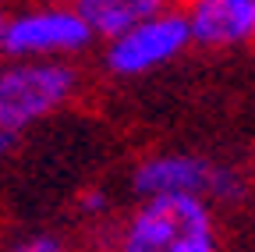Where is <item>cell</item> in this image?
I'll use <instances>...</instances> for the list:
<instances>
[{"instance_id": "cell-1", "label": "cell", "mask_w": 255, "mask_h": 252, "mask_svg": "<svg viewBox=\"0 0 255 252\" xmlns=\"http://www.w3.org/2000/svg\"><path fill=\"white\" fill-rule=\"evenodd\" d=\"M114 252H220L216 213L206 199H142L121 224Z\"/></svg>"}, {"instance_id": "cell-7", "label": "cell", "mask_w": 255, "mask_h": 252, "mask_svg": "<svg viewBox=\"0 0 255 252\" xmlns=\"http://www.w3.org/2000/svg\"><path fill=\"white\" fill-rule=\"evenodd\" d=\"M71 7L82 14V21L89 25L92 36H103L110 43L121 32L135 28L138 21L170 7V0H75Z\"/></svg>"}, {"instance_id": "cell-2", "label": "cell", "mask_w": 255, "mask_h": 252, "mask_svg": "<svg viewBox=\"0 0 255 252\" xmlns=\"http://www.w3.org/2000/svg\"><path fill=\"white\" fill-rule=\"evenodd\" d=\"M78 71L68 60H7L0 64V128L18 135L60 107H68L78 92Z\"/></svg>"}, {"instance_id": "cell-10", "label": "cell", "mask_w": 255, "mask_h": 252, "mask_svg": "<svg viewBox=\"0 0 255 252\" xmlns=\"http://www.w3.org/2000/svg\"><path fill=\"white\" fill-rule=\"evenodd\" d=\"M107 206H110V203H107L103 192H85V196H82V210H85V213H107Z\"/></svg>"}, {"instance_id": "cell-8", "label": "cell", "mask_w": 255, "mask_h": 252, "mask_svg": "<svg viewBox=\"0 0 255 252\" xmlns=\"http://www.w3.org/2000/svg\"><path fill=\"white\" fill-rule=\"evenodd\" d=\"M245 199H248V174L231 164H213L206 203L209 206H241Z\"/></svg>"}, {"instance_id": "cell-4", "label": "cell", "mask_w": 255, "mask_h": 252, "mask_svg": "<svg viewBox=\"0 0 255 252\" xmlns=\"http://www.w3.org/2000/svg\"><path fill=\"white\" fill-rule=\"evenodd\" d=\"M191 46V32H188V18L181 7H163L159 14L138 21L135 28L121 32L117 39H110L107 46V68L121 78L131 75H145L159 64H170L174 57H181Z\"/></svg>"}, {"instance_id": "cell-9", "label": "cell", "mask_w": 255, "mask_h": 252, "mask_svg": "<svg viewBox=\"0 0 255 252\" xmlns=\"http://www.w3.org/2000/svg\"><path fill=\"white\" fill-rule=\"evenodd\" d=\"M11 252H68V245H64L57 235H32V238L18 242Z\"/></svg>"}, {"instance_id": "cell-6", "label": "cell", "mask_w": 255, "mask_h": 252, "mask_svg": "<svg viewBox=\"0 0 255 252\" xmlns=\"http://www.w3.org/2000/svg\"><path fill=\"white\" fill-rule=\"evenodd\" d=\"M191 43L206 50H231L255 43V0H184Z\"/></svg>"}, {"instance_id": "cell-3", "label": "cell", "mask_w": 255, "mask_h": 252, "mask_svg": "<svg viewBox=\"0 0 255 252\" xmlns=\"http://www.w3.org/2000/svg\"><path fill=\"white\" fill-rule=\"evenodd\" d=\"M92 43L89 25L71 4H32L11 14L4 53L11 60H53Z\"/></svg>"}, {"instance_id": "cell-11", "label": "cell", "mask_w": 255, "mask_h": 252, "mask_svg": "<svg viewBox=\"0 0 255 252\" xmlns=\"http://www.w3.org/2000/svg\"><path fill=\"white\" fill-rule=\"evenodd\" d=\"M7 21H11V7L0 0V57H4V36H7Z\"/></svg>"}, {"instance_id": "cell-5", "label": "cell", "mask_w": 255, "mask_h": 252, "mask_svg": "<svg viewBox=\"0 0 255 252\" xmlns=\"http://www.w3.org/2000/svg\"><path fill=\"white\" fill-rule=\"evenodd\" d=\"M213 160L195 153H152L135 167L131 188L138 199H170V196H209Z\"/></svg>"}, {"instance_id": "cell-12", "label": "cell", "mask_w": 255, "mask_h": 252, "mask_svg": "<svg viewBox=\"0 0 255 252\" xmlns=\"http://www.w3.org/2000/svg\"><path fill=\"white\" fill-rule=\"evenodd\" d=\"M11 146H14V135H11V132H4V128H0V156H4V153H7Z\"/></svg>"}]
</instances>
